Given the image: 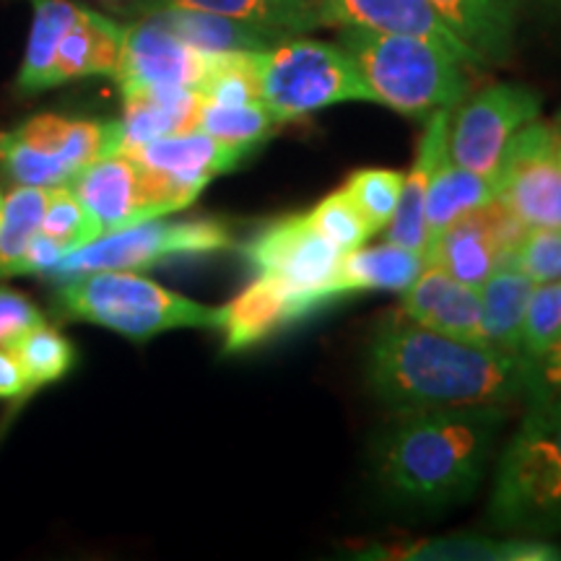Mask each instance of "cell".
I'll return each mask as SVG.
<instances>
[{
  "mask_svg": "<svg viewBox=\"0 0 561 561\" xmlns=\"http://www.w3.org/2000/svg\"><path fill=\"white\" fill-rule=\"evenodd\" d=\"M369 385L390 411L507 405L528 396L530 359L442 335L396 312L369 348Z\"/></svg>",
  "mask_w": 561,
  "mask_h": 561,
  "instance_id": "cell-1",
  "label": "cell"
},
{
  "mask_svg": "<svg viewBox=\"0 0 561 561\" xmlns=\"http://www.w3.org/2000/svg\"><path fill=\"white\" fill-rule=\"evenodd\" d=\"M504 419L502 405L401 413L377 445L382 486L426 507L466 500L486 473Z\"/></svg>",
  "mask_w": 561,
  "mask_h": 561,
  "instance_id": "cell-2",
  "label": "cell"
},
{
  "mask_svg": "<svg viewBox=\"0 0 561 561\" xmlns=\"http://www.w3.org/2000/svg\"><path fill=\"white\" fill-rule=\"evenodd\" d=\"M489 515L528 538L561 533V392L530 401L500 460Z\"/></svg>",
  "mask_w": 561,
  "mask_h": 561,
  "instance_id": "cell-3",
  "label": "cell"
},
{
  "mask_svg": "<svg viewBox=\"0 0 561 561\" xmlns=\"http://www.w3.org/2000/svg\"><path fill=\"white\" fill-rule=\"evenodd\" d=\"M341 45L356 60L375 100L409 117H430L468 94L466 62L430 39L343 26Z\"/></svg>",
  "mask_w": 561,
  "mask_h": 561,
  "instance_id": "cell-4",
  "label": "cell"
},
{
  "mask_svg": "<svg viewBox=\"0 0 561 561\" xmlns=\"http://www.w3.org/2000/svg\"><path fill=\"white\" fill-rule=\"evenodd\" d=\"M53 310L60 320L91 322L138 343L180 328H219L221 320L219 307L174 294L136 271H94L66 278Z\"/></svg>",
  "mask_w": 561,
  "mask_h": 561,
  "instance_id": "cell-5",
  "label": "cell"
},
{
  "mask_svg": "<svg viewBox=\"0 0 561 561\" xmlns=\"http://www.w3.org/2000/svg\"><path fill=\"white\" fill-rule=\"evenodd\" d=\"M263 104L278 123L341 102H377L346 47L320 39H280L257 53Z\"/></svg>",
  "mask_w": 561,
  "mask_h": 561,
  "instance_id": "cell-6",
  "label": "cell"
},
{
  "mask_svg": "<svg viewBox=\"0 0 561 561\" xmlns=\"http://www.w3.org/2000/svg\"><path fill=\"white\" fill-rule=\"evenodd\" d=\"M121 153V123L37 115L13 133H0V172L16 185H70L96 159Z\"/></svg>",
  "mask_w": 561,
  "mask_h": 561,
  "instance_id": "cell-7",
  "label": "cell"
},
{
  "mask_svg": "<svg viewBox=\"0 0 561 561\" xmlns=\"http://www.w3.org/2000/svg\"><path fill=\"white\" fill-rule=\"evenodd\" d=\"M231 244H234L231 231L221 221L149 219L121 231H110L68 252L47 278L66 280L94 271H144L170 257L208 255V252L229 250Z\"/></svg>",
  "mask_w": 561,
  "mask_h": 561,
  "instance_id": "cell-8",
  "label": "cell"
},
{
  "mask_svg": "<svg viewBox=\"0 0 561 561\" xmlns=\"http://www.w3.org/2000/svg\"><path fill=\"white\" fill-rule=\"evenodd\" d=\"M541 115V96L523 83H491L453 107L447 128V153L494 182L510 140Z\"/></svg>",
  "mask_w": 561,
  "mask_h": 561,
  "instance_id": "cell-9",
  "label": "cell"
},
{
  "mask_svg": "<svg viewBox=\"0 0 561 561\" xmlns=\"http://www.w3.org/2000/svg\"><path fill=\"white\" fill-rule=\"evenodd\" d=\"M121 153L138 161L151 206L159 216H170L195 203L210 180L234 170L252 151L193 130L146 140Z\"/></svg>",
  "mask_w": 561,
  "mask_h": 561,
  "instance_id": "cell-10",
  "label": "cell"
},
{
  "mask_svg": "<svg viewBox=\"0 0 561 561\" xmlns=\"http://www.w3.org/2000/svg\"><path fill=\"white\" fill-rule=\"evenodd\" d=\"M559 146L557 125L533 121L510 140L496 172V201L530 229H561Z\"/></svg>",
  "mask_w": 561,
  "mask_h": 561,
  "instance_id": "cell-11",
  "label": "cell"
},
{
  "mask_svg": "<svg viewBox=\"0 0 561 561\" xmlns=\"http://www.w3.org/2000/svg\"><path fill=\"white\" fill-rule=\"evenodd\" d=\"M244 255L257 273L301 294L314 312L335 301L333 284L343 255L312 227L307 214L271 224L250 240Z\"/></svg>",
  "mask_w": 561,
  "mask_h": 561,
  "instance_id": "cell-12",
  "label": "cell"
},
{
  "mask_svg": "<svg viewBox=\"0 0 561 561\" xmlns=\"http://www.w3.org/2000/svg\"><path fill=\"white\" fill-rule=\"evenodd\" d=\"M528 229L502 201L494 198L442 231L424 252L426 265H437L460 284L481 289L496 265L515 255Z\"/></svg>",
  "mask_w": 561,
  "mask_h": 561,
  "instance_id": "cell-13",
  "label": "cell"
},
{
  "mask_svg": "<svg viewBox=\"0 0 561 561\" xmlns=\"http://www.w3.org/2000/svg\"><path fill=\"white\" fill-rule=\"evenodd\" d=\"M206 55L193 50L153 13L125 26L121 62L112 79L121 91L140 87H198Z\"/></svg>",
  "mask_w": 561,
  "mask_h": 561,
  "instance_id": "cell-14",
  "label": "cell"
},
{
  "mask_svg": "<svg viewBox=\"0 0 561 561\" xmlns=\"http://www.w3.org/2000/svg\"><path fill=\"white\" fill-rule=\"evenodd\" d=\"M70 191L100 224L102 234L121 231L133 224L161 219L146 193L144 172L128 153H110L76 174Z\"/></svg>",
  "mask_w": 561,
  "mask_h": 561,
  "instance_id": "cell-15",
  "label": "cell"
},
{
  "mask_svg": "<svg viewBox=\"0 0 561 561\" xmlns=\"http://www.w3.org/2000/svg\"><path fill=\"white\" fill-rule=\"evenodd\" d=\"M320 26H359V30L411 34L453 53L466 66H481L455 34L447 30L430 0H318Z\"/></svg>",
  "mask_w": 561,
  "mask_h": 561,
  "instance_id": "cell-16",
  "label": "cell"
},
{
  "mask_svg": "<svg viewBox=\"0 0 561 561\" xmlns=\"http://www.w3.org/2000/svg\"><path fill=\"white\" fill-rule=\"evenodd\" d=\"M219 331H224L227 354L257 346L276 335L284 325L310 318L314 312L301 294L291 291L289 286L278 284L265 273H257V278H252L227 307H219Z\"/></svg>",
  "mask_w": 561,
  "mask_h": 561,
  "instance_id": "cell-17",
  "label": "cell"
},
{
  "mask_svg": "<svg viewBox=\"0 0 561 561\" xmlns=\"http://www.w3.org/2000/svg\"><path fill=\"white\" fill-rule=\"evenodd\" d=\"M398 312L442 335L483 343L479 289L460 284L437 265H426L413 278V284L403 291V305Z\"/></svg>",
  "mask_w": 561,
  "mask_h": 561,
  "instance_id": "cell-18",
  "label": "cell"
},
{
  "mask_svg": "<svg viewBox=\"0 0 561 561\" xmlns=\"http://www.w3.org/2000/svg\"><path fill=\"white\" fill-rule=\"evenodd\" d=\"M203 96L193 87H140L123 91L121 151L146 140L198 130Z\"/></svg>",
  "mask_w": 561,
  "mask_h": 561,
  "instance_id": "cell-19",
  "label": "cell"
},
{
  "mask_svg": "<svg viewBox=\"0 0 561 561\" xmlns=\"http://www.w3.org/2000/svg\"><path fill=\"white\" fill-rule=\"evenodd\" d=\"M453 107L434 110L426 121L424 136L419 140L416 161L403 178L401 201H398L396 216L388 224V242L403 244V248L426 252V193H430L432 178L439 161L447 157V128H450Z\"/></svg>",
  "mask_w": 561,
  "mask_h": 561,
  "instance_id": "cell-20",
  "label": "cell"
},
{
  "mask_svg": "<svg viewBox=\"0 0 561 561\" xmlns=\"http://www.w3.org/2000/svg\"><path fill=\"white\" fill-rule=\"evenodd\" d=\"M447 30L481 66L510 60L517 26V0H430Z\"/></svg>",
  "mask_w": 561,
  "mask_h": 561,
  "instance_id": "cell-21",
  "label": "cell"
},
{
  "mask_svg": "<svg viewBox=\"0 0 561 561\" xmlns=\"http://www.w3.org/2000/svg\"><path fill=\"white\" fill-rule=\"evenodd\" d=\"M125 26L91 9H79L55 55V87L89 76H115Z\"/></svg>",
  "mask_w": 561,
  "mask_h": 561,
  "instance_id": "cell-22",
  "label": "cell"
},
{
  "mask_svg": "<svg viewBox=\"0 0 561 561\" xmlns=\"http://www.w3.org/2000/svg\"><path fill=\"white\" fill-rule=\"evenodd\" d=\"M533 289L536 280L512 257L496 265L479 289L483 343L510 354H523V322Z\"/></svg>",
  "mask_w": 561,
  "mask_h": 561,
  "instance_id": "cell-23",
  "label": "cell"
},
{
  "mask_svg": "<svg viewBox=\"0 0 561 561\" xmlns=\"http://www.w3.org/2000/svg\"><path fill=\"white\" fill-rule=\"evenodd\" d=\"M424 268V252L392 242L377 244V248H367L364 244V248L351 250L341 257L339 276H335L333 284L335 299L369 289L405 291Z\"/></svg>",
  "mask_w": 561,
  "mask_h": 561,
  "instance_id": "cell-24",
  "label": "cell"
},
{
  "mask_svg": "<svg viewBox=\"0 0 561 561\" xmlns=\"http://www.w3.org/2000/svg\"><path fill=\"white\" fill-rule=\"evenodd\" d=\"M167 30H172L182 42L203 55L216 53H261L278 45L280 34L261 30V26L242 24V21L216 16V13L185 11V9H159L151 11Z\"/></svg>",
  "mask_w": 561,
  "mask_h": 561,
  "instance_id": "cell-25",
  "label": "cell"
},
{
  "mask_svg": "<svg viewBox=\"0 0 561 561\" xmlns=\"http://www.w3.org/2000/svg\"><path fill=\"white\" fill-rule=\"evenodd\" d=\"M377 557L424 561H549L561 559V553L557 546L536 541V538H507V541H496V538L455 536L398 546V549L382 551Z\"/></svg>",
  "mask_w": 561,
  "mask_h": 561,
  "instance_id": "cell-26",
  "label": "cell"
},
{
  "mask_svg": "<svg viewBox=\"0 0 561 561\" xmlns=\"http://www.w3.org/2000/svg\"><path fill=\"white\" fill-rule=\"evenodd\" d=\"M494 198V182L466 170V167L455 164L450 153H447V157L439 161L437 172H434L432 178L430 193H426V248H430L453 221H458L460 216L471 214L476 208L486 206V203Z\"/></svg>",
  "mask_w": 561,
  "mask_h": 561,
  "instance_id": "cell-27",
  "label": "cell"
},
{
  "mask_svg": "<svg viewBox=\"0 0 561 561\" xmlns=\"http://www.w3.org/2000/svg\"><path fill=\"white\" fill-rule=\"evenodd\" d=\"M81 5L70 0H34V21L24 62H21L16 89L19 94L34 96L55 87V55L66 37Z\"/></svg>",
  "mask_w": 561,
  "mask_h": 561,
  "instance_id": "cell-28",
  "label": "cell"
},
{
  "mask_svg": "<svg viewBox=\"0 0 561 561\" xmlns=\"http://www.w3.org/2000/svg\"><path fill=\"white\" fill-rule=\"evenodd\" d=\"M50 187L16 185L0 208V278L19 276L21 257L42 229Z\"/></svg>",
  "mask_w": 561,
  "mask_h": 561,
  "instance_id": "cell-29",
  "label": "cell"
},
{
  "mask_svg": "<svg viewBox=\"0 0 561 561\" xmlns=\"http://www.w3.org/2000/svg\"><path fill=\"white\" fill-rule=\"evenodd\" d=\"M5 348L19 359L26 382H30V390L62 380L76 364L73 343L58 328L47 325L45 320L19 333L11 343H5Z\"/></svg>",
  "mask_w": 561,
  "mask_h": 561,
  "instance_id": "cell-30",
  "label": "cell"
},
{
  "mask_svg": "<svg viewBox=\"0 0 561 561\" xmlns=\"http://www.w3.org/2000/svg\"><path fill=\"white\" fill-rule=\"evenodd\" d=\"M138 11L151 13L159 9H185V11H203L216 13V16H227L242 24L261 26V30L276 32L280 37H289L291 32L312 30V21L280 9L273 0H140L136 5Z\"/></svg>",
  "mask_w": 561,
  "mask_h": 561,
  "instance_id": "cell-31",
  "label": "cell"
},
{
  "mask_svg": "<svg viewBox=\"0 0 561 561\" xmlns=\"http://www.w3.org/2000/svg\"><path fill=\"white\" fill-rule=\"evenodd\" d=\"M195 89L206 102L224 104V107L263 102L257 53L206 55V70Z\"/></svg>",
  "mask_w": 561,
  "mask_h": 561,
  "instance_id": "cell-32",
  "label": "cell"
},
{
  "mask_svg": "<svg viewBox=\"0 0 561 561\" xmlns=\"http://www.w3.org/2000/svg\"><path fill=\"white\" fill-rule=\"evenodd\" d=\"M278 121L263 102L240 104V107H224V104L203 102L198 130L206 136L224 140V144L242 146V149H255L265 138L273 136Z\"/></svg>",
  "mask_w": 561,
  "mask_h": 561,
  "instance_id": "cell-33",
  "label": "cell"
},
{
  "mask_svg": "<svg viewBox=\"0 0 561 561\" xmlns=\"http://www.w3.org/2000/svg\"><path fill=\"white\" fill-rule=\"evenodd\" d=\"M307 219H310L312 227L318 229L341 255L364 248V244L371 240V234H375L369 221L364 219L359 206L351 201V195L343 191V187H339V191L331 195H325V198L307 214Z\"/></svg>",
  "mask_w": 561,
  "mask_h": 561,
  "instance_id": "cell-34",
  "label": "cell"
},
{
  "mask_svg": "<svg viewBox=\"0 0 561 561\" xmlns=\"http://www.w3.org/2000/svg\"><path fill=\"white\" fill-rule=\"evenodd\" d=\"M403 178L405 174L398 170H359L351 174L346 185H343V191L359 206L375 234L388 229L392 216H396L403 191Z\"/></svg>",
  "mask_w": 561,
  "mask_h": 561,
  "instance_id": "cell-35",
  "label": "cell"
},
{
  "mask_svg": "<svg viewBox=\"0 0 561 561\" xmlns=\"http://www.w3.org/2000/svg\"><path fill=\"white\" fill-rule=\"evenodd\" d=\"M42 234L53 237L68 252L83 248L96 237H102L100 224L91 219V214L81 206L73 191L68 185L50 187V198H47L45 219H42Z\"/></svg>",
  "mask_w": 561,
  "mask_h": 561,
  "instance_id": "cell-36",
  "label": "cell"
},
{
  "mask_svg": "<svg viewBox=\"0 0 561 561\" xmlns=\"http://www.w3.org/2000/svg\"><path fill=\"white\" fill-rule=\"evenodd\" d=\"M561 339V278L536 284L523 322V354L528 359L541 356L553 341Z\"/></svg>",
  "mask_w": 561,
  "mask_h": 561,
  "instance_id": "cell-37",
  "label": "cell"
},
{
  "mask_svg": "<svg viewBox=\"0 0 561 561\" xmlns=\"http://www.w3.org/2000/svg\"><path fill=\"white\" fill-rule=\"evenodd\" d=\"M520 268L536 280V284H549L561 278V229L533 227L525 231L523 242L517 244L512 255Z\"/></svg>",
  "mask_w": 561,
  "mask_h": 561,
  "instance_id": "cell-38",
  "label": "cell"
},
{
  "mask_svg": "<svg viewBox=\"0 0 561 561\" xmlns=\"http://www.w3.org/2000/svg\"><path fill=\"white\" fill-rule=\"evenodd\" d=\"M42 320L45 318H42L37 305L30 297L0 286V346L11 343L19 333H24L26 328L37 325Z\"/></svg>",
  "mask_w": 561,
  "mask_h": 561,
  "instance_id": "cell-39",
  "label": "cell"
},
{
  "mask_svg": "<svg viewBox=\"0 0 561 561\" xmlns=\"http://www.w3.org/2000/svg\"><path fill=\"white\" fill-rule=\"evenodd\" d=\"M561 392V339L553 341L541 356L530 359V390L533 398H551Z\"/></svg>",
  "mask_w": 561,
  "mask_h": 561,
  "instance_id": "cell-40",
  "label": "cell"
},
{
  "mask_svg": "<svg viewBox=\"0 0 561 561\" xmlns=\"http://www.w3.org/2000/svg\"><path fill=\"white\" fill-rule=\"evenodd\" d=\"M66 255H68V250L62 248L60 242H55L53 237L37 231V234H34V240L30 242V248H26L24 257H21L19 273H24V276H45L47 278L55 268H58V263Z\"/></svg>",
  "mask_w": 561,
  "mask_h": 561,
  "instance_id": "cell-41",
  "label": "cell"
},
{
  "mask_svg": "<svg viewBox=\"0 0 561 561\" xmlns=\"http://www.w3.org/2000/svg\"><path fill=\"white\" fill-rule=\"evenodd\" d=\"M30 390L24 369L9 348H0V398H21Z\"/></svg>",
  "mask_w": 561,
  "mask_h": 561,
  "instance_id": "cell-42",
  "label": "cell"
},
{
  "mask_svg": "<svg viewBox=\"0 0 561 561\" xmlns=\"http://www.w3.org/2000/svg\"><path fill=\"white\" fill-rule=\"evenodd\" d=\"M273 3H278L280 9L291 11V13H299V16L310 19L314 26L320 24L318 19V0H273Z\"/></svg>",
  "mask_w": 561,
  "mask_h": 561,
  "instance_id": "cell-43",
  "label": "cell"
},
{
  "mask_svg": "<svg viewBox=\"0 0 561 561\" xmlns=\"http://www.w3.org/2000/svg\"><path fill=\"white\" fill-rule=\"evenodd\" d=\"M102 3H115V5H121V3H140V0H102Z\"/></svg>",
  "mask_w": 561,
  "mask_h": 561,
  "instance_id": "cell-44",
  "label": "cell"
},
{
  "mask_svg": "<svg viewBox=\"0 0 561 561\" xmlns=\"http://www.w3.org/2000/svg\"><path fill=\"white\" fill-rule=\"evenodd\" d=\"M553 125H557V130H559V136H561V115L557 117V123H553Z\"/></svg>",
  "mask_w": 561,
  "mask_h": 561,
  "instance_id": "cell-45",
  "label": "cell"
},
{
  "mask_svg": "<svg viewBox=\"0 0 561 561\" xmlns=\"http://www.w3.org/2000/svg\"><path fill=\"white\" fill-rule=\"evenodd\" d=\"M0 208H3V195H0Z\"/></svg>",
  "mask_w": 561,
  "mask_h": 561,
  "instance_id": "cell-46",
  "label": "cell"
},
{
  "mask_svg": "<svg viewBox=\"0 0 561 561\" xmlns=\"http://www.w3.org/2000/svg\"><path fill=\"white\" fill-rule=\"evenodd\" d=\"M559 161H561V146H559Z\"/></svg>",
  "mask_w": 561,
  "mask_h": 561,
  "instance_id": "cell-47",
  "label": "cell"
}]
</instances>
